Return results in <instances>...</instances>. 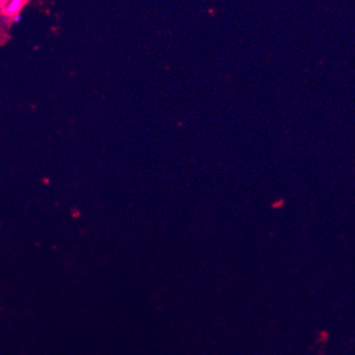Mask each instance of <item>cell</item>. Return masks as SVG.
<instances>
[{"label": "cell", "mask_w": 355, "mask_h": 355, "mask_svg": "<svg viewBox=\"0 0 355 355\" xmlns=\"http://www.w3.org/2000/svg\"><path fill=\"white\" fill-rule=\"evenodd\" d=\"M23 5H25V0H11V2L7 3V6L5 7V13L12 17L19 13Z\"/></svg>", "instance_id": "obj_1"}, {"label": "cell", "mask_w": 355, "mask_h": 355, "mask_svg": "<svg viewBox=\"0 0 355 355\" xmlns=\"http://www.w3.org/2000/svg\"><path fill=\"white\" fill-rule=\"evenodd\" d=\"M21 19H22V15L20 13H17V14L12 16V22L13 23H19L21 21Z\"/></svg>", "instance_id": "obj_2"}, {"label": "cell", "mask_w": 355, "mask_h": 355, "mask_svg": "<svg viewBox=\"0 0 355 355\" xmlns=\"http://www.w3.org/2000/svg\"><path fill=\"white\" fill-rule=\"evenodd\" d=\"M3 2H5V3H9V2H11V0H3Z\"/></svg>", "instance_id": "obj_3"}]
</instances>
